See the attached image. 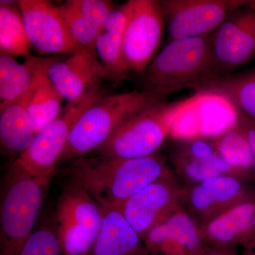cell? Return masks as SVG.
<instances>
[{
  "mask_svg": "<svg viewBox=\"0 0 255 255\" xmlns=\"http://www.w3.org/2000/svg\"><path fill=\"white\" fill-rule=\"evenodd\" d=\"M174 173L165 157L157 153L133 159L84 156L71 161L68 168L72 182L102 207L114 209L149 184Z\"/></svg>",
  "mask_w": 255,
  "mask_h": 255,
  "instance_id": "6da1fadb",
  "label": "cell"
},
{
  "mask_svg": "<svg viewBox=\"0 0 255 255\" xmlns=\"http://www.w3.org/2000/svg\"><path fill=\"white\" fill-rule=\"evenodd\" d=\"M142 73V91L162 100L187 89L196 91L214 77L211 35L168 41Z\"/></svg>",
  "mask_w": 255,
  "mask_h": 255,
  "instance_id": "7a4b0ae2",
  "label": "cell"
},
{
  "mask_svg": "<svg viewBox=\"0 0 255 255\" xmlns=\"http://www.w3.org/2000/svg\"><path fill=\"white\" fill-rule=\"evenodd\" d=\"M197 102L198 98L191 97L154 104L121 125L95 150L96 155L133 159L157 154L177 119Z\"/></svg>",
  "mask_w": 255,
  "mask_h": 255,
  "instance_id": "3957f363",
  "label": "cell"
},
{
  "mask_svg": "<svg viewBox=\"0 0 255 255\" xmlns=\"http://www.w3.org/2000/svg\"><path fill=\"white\" fill-rule=\"evenodd\" d=\"M162 100L142 91L102 96L74 126L59 162L73 161L97 150L129 119Z\"/></svg>",
  "mask_w": 255,
  "mask_h": 255,
  "instance_id": "277c9868",
  "label": "cell"
},
{
  "mask_svg": "<svg viewBox=\"0 0 255 255\" xmlns=\"http://www.w3.org/2000/svg\"><path fill=\"white\" fill-rule=\"evenodd\" d=\"M48 183L10 165L1 195L0 255H19L33 233Z\"/></svg>",
  "mask_w": 255,
  "mask_h": 255,
  "instance_id": "5b68a950",
  "label": "cell"
},
{
  "mask_svg": "<svg viewBox=\"0 0 255 255\" xmlns=\"http://www.w3.org/2000/svg\"><path fill=\"white\" fill-rule=\"evenodd\" d=\"M103 95L99 89L78 102L67 104L58 118L37 132L31 144L11 166L49 182L74 126L84 112Z\"/></svg>",
  "mask_w": 255,
  "mask_h": 255,
  "instance_id": "8992f818",
  "label": "cell"
},
{
  "mask_svg": "<svg viewBox=\"0 0 255 255\" xmlns=\"http://www.w3.org/2000/svg\"><path fill=\"white\" fill-rule=\"evenodd\" d=\"M102 209L90 194L72 182L60 196L56 235L64 255H87L98 237Z\"/></svg>",
  "mask_w": 255,
  "mask_h": 255,
  "instance_id": "52a82bcc",
  "label": "cell"
},
{
  "mask_svg": "<svg viewBox=\"0 0 255 255\" xmlns=\"http://www.w3.org/2000/svg\"><path fill=\"white\" fill-rule=\"evenodd\" d=\"M214 77L234 73L255 57V1L232 11L211 35Z\"/></svg>",
  "mask_w": 255,
  "mask_h": 255,
  "instance_id": "ba28073f",
  "label": "cell"
},
{
  "mask_svg": "<svg viewBox=\"0 0 255 255\" xmlns=\"http://www.w3.org/2000/svg\"><path fill=\"white\" fill-rule=\"evenodd\" d=\"M251 0H161L167 41L209 36Z\"/></svg>",
  "mask_w": 255,
  "mask_h": 255,
  "instance_id": "9c48e42d",
  "label": "cell"
},
{
  "mask_svg": "<svg viewBox=\"0 0 255 255\" xmlns=\"http://www.w3.org/2000/svg\"><path fill=\"white\" fill-rule=\"evenodd\" d=\"M160 1L132 0L122 38L121 57L124 70L142 73L156 56L163 36Z\"/></svg>",
  "mask_w": 255,
  "mask_h": 255,
  "instance_id": "30bf717a",
  "label": "cell"
},
{
  "mask_svg": "<svg viewBox=\"0 0 255 255\" xmlns=\"http://www.w3.org/2000/svg\"><path fill=\"white\" fill-rule=\"evenodd\" d=\"M255 194L243 179L220 175L195 184H182L181 205L201 227L226 209Z\"/></svg>",
  "mask_w": 255,
  "mask_h": 255,
  "instance_id": "8fae6325",
  "label": "cell"
},
{
  "mask_svg": "<svg viewBox=\"0 0 255 255\" xmlns=\"http://www.w3.org/2000/svg\"><path fill=\"white\" fill-rule=\"evenodd\" d=\"M182 191L174 173L149 184L117 209L142 238L181 205Z\"/></svg>",
  "mask_w": 255,
  "mask_h": 255,
  "instance_id": "7c38bea8",
  "label": "cell"
},
{
  "mask_svg": "<svg viewBox=\"0 0 255 255\" xmlns=\"http://www.w3.org/2000/svg\"><path fill=\"white\" fill-rule=\"evenodd\" d=\"M28 41L41 54L74 53L79 46L72 38L59 6L46 0H20Z\"/></svg>",
  "mask_w": 255,
  "mask_h": 255,
  "instance_id": "4fadbf2b",
  "label": "cell"
},
{
  "mask_svg": "<svg viewBox=\"0 0 255 255\" xmlns=\"http://www.w3.org/2000/svg\"><path fill=\"white\" fill-rule=\"evenodd\" d=\"M168 157L183 184H195L220 175L238 177L220 156L213 137L178 139L171 144Z\"/></svg>",
  "mask_w": 255,
  "mask_h": 255,
  "instance_id": "5bb4252c",
  "label": "cell"
},
{
  "mask_svg": "<svg viewBox=\"0 0 255 255\" xmlns=\"http://www.w3.org/2000/svg\"><path fill=\"white\" fill-rule=\"evenodd\" d=\"M47 74L68 104L99 90L102 80L108 78L95 50L81 46L65 60L55 58Z\"/></svg>",
  "mask_w": 255,
  "mask_h": 255,
  "instance_id": "9a60e30c",
  "label": "cell"
},
{
  "mask_svg": "<svg viewBox=\"0 0 255 255\" xmlns=\"http://www.w3.org/2000/svg\"><path fill=\"white\" fill-rule=\"evenodd\" d=\"M142 239L148 253L161 255H199L209 246L200 226L182 205Z\"/></svg>",
  "mask_w": 255,
  "mask_h": 255,
  "instance_id": "2e32d148",
  "label": "cell"
},
{
  "mask_svg": "<svg viewBox=\"0 0 255 255\" xmlns=\"http://www.w3.org/2000/svg\"><path fill=\"white\" fill-rule=\"evenodd\" d=\"M200 228L209 246H246L255 235V194L226 209Z\"/></svg>",
  "mask_w": 255,
  "mask_h": 255,
  "instance_id": "e0dca14e",
  "label": "cell"
},
{
  "mask_svg": "<svg viewBox=\"0 0 255 255\" xmlns=\"http://www.w3.org/2000/svg\"><path fill=\"white\" fill-rule=\"evenodd\" d=\"M102 209V228L87 255H147L149 253L141 236L119 209L105 207Z\"/></svg>",
  "mask_w": 255,
  "mask_h": 255,
  "instance_id": "ac0fdd59",
  "label": "cell"
},
{
  "mask_svg": "<svg viewBox=\"0 0 255 255\" xmlns=\"http://www.w3.org/2000/svg\"><path fill=\"white\" fill-rule=\"evenodd\" d=\"M132 6V0L117 6L104 23L96 38V54L105 69L107 78L117 80L127 75L122 63L121 50L124 28Z\"/></svg>",
  "mask_w": 255,
  "mask_h": 255,
  "instance_id": "d6986e66",
  "label": "cell"
},
{
  "mask_svg": "<svg viewBox=\"0 0 255 255\" xmlns=\"http://www.w3.org/2000/svg\"><path fill=\"white\" fill-rule=\"evenodd\" d=\"M196 92L224 99L236 111L255 122V67L240 73L213 77Z\"/></svg>",
  "mask_w": 255,
  "mask_h": 255,
  "instance_id": "ffe728a7",
  "label": "cell"
},
{
  "mask_svg": "<svg viewBox=\"0 0 255 255\" xmlns=\"http://www.w3.org/2000/svg\"><path fill=\"white\" fill-rule=\"evenodd\" d=\"M56 58L31 55L23 63L10 55H0V106L21 100L34 85L38 75Z\"/></svg>",
  "mask_w": 255,
  "mask_h": 255,
  "instance_id": "44dd1931",
  "label": "cell"
},
{
  "mask_svg": "<svg viewBox=\"0 0 255 255\" xmlns=\"http://www.w3.org/2000/svg\"><path fill=\"white\" fill-rule=\"evenodd\" d=\"M36 135L23 97L0 106V142L3 150L20 155Z\"/></svg>",
  "mask_w": 255,
  "mask_h": 255,
  "instance_id": "7402d4cb",
  "label": "cell"
},
{
  "mask_svg": "<svg viewBox=\"0 0 255 255\" xmlns=\"http://www.w3.org/2000/svg\"><path fill=\"white\" fill-rule=\"evenodd\" d=\"M50 63L42 70L31 90L23 97L36 133L58 118L63 108V97L47 74Z\"/></svg>",
  "mask_w": 255,
  "mask_h": 255,
  "instance_id": "603a6c76",
  "label": "cell"
},
{
  "mask_svg": "<svg viewBox=\"0 0 255 255\" xmlns=\"http://www.w3.org/2000/svg\"><path fill=\"white\" fill-rule=\"evenodd\" d=\"M220 156L240 179H248L253 170V154L246 132L238 120L221 133L213 137Z\"/></svg>",
  "mask_w": 255,
  "mask_h": 255,
  "instance_id": "cb8c5ba5",
  "label": "cell"
},
{
  "mask_svg": "<svg viewBox=\"0 0 255 255\" xmlns=\"http://www.w3.org/2000/svg\"><path fill=\"white\" fill-rule=\"evenodd\" d=\"M30 42L17 3L0 4V50L13 58L31 56Z\"/></svg>",
  "mask_w": 255,
  "mask_h": 255,
  "instance_id": "d4e9b609",
  "label": "cell"
},
{
  "mask_svg": "<svg viewBox=\"0 0 255 255\" xmlns=\"http://www.w3.org/2000/svg\"><path fill=\"white\" fill-rule=\"evenodd\" d=\"M59 9L75 43L79 46L95 50V40L102 28L74 7L69 0L60 6Z\"/></svg>",
  "mask_w": 255,
  "mask_h": 255,
  "instance_id": "484cf974",
  "label": "cell"
},
{
  "mask_svg": "<svg viewBox=\"0 0 255 255\" xmlns=\"http://www.w3.org/2000/svg\"><path fill=\"white\" fill-rule=\"evenodd\" d=\"M19 255H64L56 233L43 227L32 233Z\"/></svg>",
  "mask_w": 255,
  "mask_h": 255,
  "instance_id": "4316f807",
  "label": "cell"
},
{
  "mask_svg": "<svg viewBox=\"0 0 255 255\" xmlns=\"http://www.w3.org/2000/svg\"><path fill=\"white\" fill-rule=\"evenodd\" d=\"M70 4L87 18L102 28L104 23L115 9L113 3L107 0H69Z\"/></svg>",
  "mask_w": 255,
  "mask_h": 255,
  "instance_id": "83f0119b",
  "label": "cell"
},
{
  "mask_svg": "<svg viewBox=\"0 0 255 255\" xmlns=\"http://www.w3.org/2000/svg\"><path fill=\"white\" fill-rule=\"evenodd\" d=\"M237 119L246 132L250 145H251L253 159V170L255 174V122L248 118L246 116L237 113Z\"/></svg>",
  "mask_w": 255,
  "mask_h": 255,
  "instance_id": "f1b7e54d",
  "label": "cell"
},
{
  "mask_svg": "<svg viewBox=\"0 0 255 255\" xmlns=\"http://www.w3.org/2000/svg\"><path fill=\"white\" fill-rule=\"evenodd\" d=\"M199 255H238L236 248L209 246Z\"/></svg>",
  "mask_w": 255,
  "mask_h": 255,
  "instance_id": "f546056e",
  "label": "cell"
},
{
  "mask_svg": "<svg viewBox=\"0 0 255 255\" xmlns=\"http://www.w3.org/2000/svg\"><path fill=\"white\" fill-rule=\"evenodd\" d=\"M242 255H255V235L244 246V251Z\"/></svg>",
  "mask_w": 255,
  "mask_h": 255,
  "instance_id": "4dcf8cb0",
  "label": "cell"
}]
</instances>
